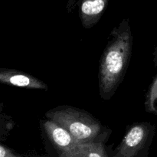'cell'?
Returning <instances> with one entry per match:
<instances>
[{
	"mask_svg": "<svg viewBox=\"0 0 157 157\" xmlns=\"http://www.w3.org/2000/svg\"><path fill=\"white\" fill-rule=\"evenodd\" d=\"M101 58L99 70V87L101 97L111 98L122 80L130 61L132 48L131 31L124 21L112 33Z\"/></svg>",
	"mask_w": 157,
	"mask_h": 157,
	"instance_id": "1",
	"label": "cell"
},
{
	"mask_svg": "<svg viewBox=\"0 0 157 157\" xmlns=\"http://www.w3.org/2000/svg\"><path fill=\"white\" fill-rule=\"evenodd\" d=\"M46 117L64 127L77 143L94 141L101 130L98 120L75 107H58L48 112Z\"/></svg>",
	"mask_w": 157,
	"mask_h": 157,
	"instance_id": "2",
	"label": "cell"
},
{
	"mask_svg": "<svg viewBox=\"0 0 157 157\" xmlns=\"http://www.w3.org/2000/svg\"><path fill=\"white\" fill-rule=\"evenodd\" d=\"M44 130L59 156L67 157L78 144L64 127L52 120L44 121Z\"/></svg>",
	"mask_w": 157,
	"mask_h": 157,
	"instance_id": "3",
	"label": "cell"
},
{
	"mask_svg": "<svg viewBox=\"0 0 157 157\" xmlns=\"http://www.w3.org/2000/svg\"><path fill=\"white\" fill-rule=\"evenodd\" d=\"M149 134L147 124H136L130 129L117 149L116 156L133 157L144 147Z\"/></svg>",
	"mask_w": 157,
	"mask_h": 157,
	"instance_id": "4",
	"label": "cell"
},
{
	"mask_svg": "<svg viewBox=\"0 0 157 157\" xmlns=\"http://www.w3.org/2000/svg\"><path fill=\"white\" fill-rule=\"evenodd\" d=\"M0 81L3 84L16 87L41 90L48 89L47 85L39 79L18 71L2 70L0 72Z\"/></svg>",
	"mask_w": 157,
	"mask_h": 157,
	"instance_id": "5",
	"label": "cell"
},
{
	"mask_svg": "<svg viewBox=\"0 0 157 157\" xmlns=\"http://www.w3.org/2000/svg\"><path fill=\"white\" fill-rule=\"evenodd\" d=\"M107 4V0H82L80 15L85 28L93 26L101 18Z\"/></svg>",
	"mask_w": 157,
	"mask_h": 157,
	"instance_id": "6",
	"label": "cell"
},
{
	"mask_svg": "<svg viewBox=\"0 0 157 157\" xmlns=\"http://www.w3.org/2000/svg\"><path fill=\"white\" fill-rule=\"evenodd\" d=\"M107 154L101 143L88 141L78 143L67 157H107Z\"/></svg>",
	"mask_w": 157,
	"mask_h": 157,
	"instance_id": "7",
	"label": "cell"
},
{
	"mask_svg": "<svg viewBox=\"0 0 157 157\" xmlns=\"http://www.w3.org/2000/svg\"><path fill=\"white\" fill-rule=\"evenodd\" d=\"M15 154L12 153V152L9 150H8L7 148H5L3 147V145H1L0 147V156L1 157H9V156H15Z\"/></svg>",
	"mask_w": 157,
	"mask_h": 157,
	"instance_id": "8",
	"label": "cell"
}]
</instances>
